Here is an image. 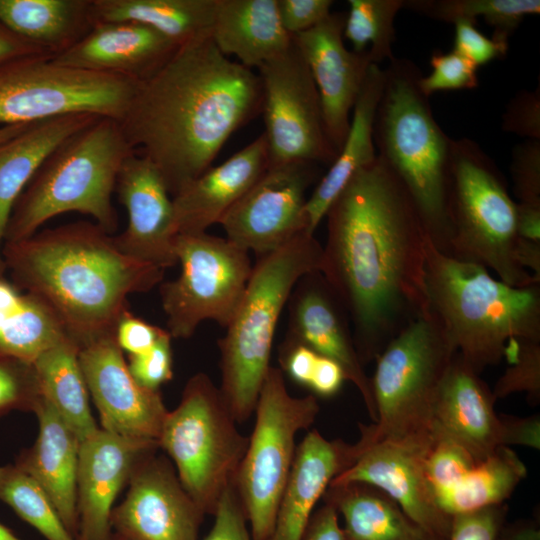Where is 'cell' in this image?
Returning a JSON list of instances; mask_svg holds the SVG:
<instances>
[{"mask_svg": "<svg viewBox=\"0 0 540 540\" xmlns=\"http://www.w3.org/2000/svg\"><path fill=\"white\" fill-rule=\"evenodd\" d=\"M109 540H128L117 533H111Z\"/></svg>", "mask_w": 540, "mask_h": 540, "instance_id": "obj_61", "label": "cell"}, {"mask_svg": "<svg viewBox=\"0 0 540 540\" xmlns=\"http://www.w3.org/2000/svg\"><path fill=\"white\" fill-rule=\"evenodd\" d=\"M79 360L101 428L158 441L168 410L159 391L140 386L132 377L115 334L80 347Z\"/></svg>", "mask_w": 540, "mask_h": 540, "instance_id": "obj_19", "label": "cell"}, {"mask_svg": "<svg viewBox=\"0 0 540 540\" xmlns=\"http://www.w3.org/2000/svg\"><path fill=\"white\" fill-rule=\"evenodd\" d=\"M505 358L509 366L496 381L492 393L496 400L525 393L532 405L540 402V341L513 340Z\"/></svg>", "mask_w": 540, "mask_h": 540, "instance_id": "obj_40", "label": "cell"}, {"mask_svg": "<svg viewBox=\"0 0 540 540\" xmlns=\"http://www.w3.org/2000/svg\"><path fill=\"white\" fill-rule=\"evenodd\" d=\"M67 337L58 317L41 299L0 276V352L34 362Z\"/></svg>", "mask_w": 540, "mask_h": 540, "instance_id": "obj_34", "label": "cell"}, {"mask_svg": "<svg viewBox=\"0 0 540 540\" xmlns=\"http://www.w3.org/2000/svg\"><path fill=\"white\" fill-rule=\"evenodd\" d=\"M346 13L331 12L311 29L293 36L319 92L328 139L340 152L350 127V115L371 64L368 52L344 44Z\"/></svg>", "mask_w": 540, "mask_h": 540, "instance_id": "obj_21", "label": "cell"}, {"mask_svg": "<svg viewBox=\"0 0 540 540\" xmlns=\"http://www.w3.org/2000/svg\"><path fill=\"white\" fill-rule=\"evenodd\" d=\"M211 38L223 55L235 56L249 69H258L292 43L277 0H216Z\"/></svg>", "mask_w": 540, "mask_h": 540, "instance_id": "obj_29", "label": "cell"}, {"mask_svg": "<svg viewBox=\"0 0 540 540\" xmlns=\"http://www.w3.org/2000/svg\"><path fill=\"white\" fill-rule=\"evenodd\" d=\"M283 28L291 36L305 32L330 13L332 0H277Z\"/></svg>", "mask_w": 540, "mask_h": 540, "instance_id": "obj_50", "label": "cell"}, {"mask_svg": "<svg viewBox=\"0 0 540 540\" xmlns=\"http://www.w3.org/2000/svg\"><path fill=\"white\" fill-rule=\"evenodd\" d=\"M269 167L264 133L222 164L210 167L172 197L179 234L219 223Z\"/></svg>", "mask_w": 540, "mask_h": 540, "instance_id": "obj_26", "label": "cell"}, {"mask_svg": "<svg viewBox=\"0 0 540 540\" xmlns=\"http://www.w3.org/2000/svg\"><path fill=\"white\" fill-rule=\"evenodd\" d=\"M433 438L432 432L373 443L363 448L356 461L330 484L372 485L389 495L417 524L448 540L452 517L438 507L424 471L425 456Z\"/></svg>", "mask_w": 540, "mask_h": 540, "instance_id": "obj_18", "label": "cell"}, {"mask_svg": "<svg viewBox=\"0 0 540 540\" xmlns=\"http://www.w3.org/2000/svg\"><path fill=\"white\" fill-rule=\"evenodd\" d=\"M319 355L310 348L285 341L280 362L287 375L302 386H309Z\"/></svg>", "mask_w": 540, "mask_h": 540, "instance_id": "obj_52", "label": "cell"}, {"mask_svg": "<svg viewBox=\"0 0 540 540\" xmlns=\"http://www.w3.org/2000/svg\"><path fill=\"white\" fill-rule=\"evenodd\" d=\"M10 280L41 299L82 347L115 334L128 296L150 291L164 271L124 254L95 222L79 221L4 242Z\"/></svg>", "mask_w": 540, "mask_h": 540, "instance_id": "obj_3", "label": "cell"}, {"mask_svg": "<svg viewBox=\"0 0 540 540\" xmlns=\"http://www.w3.org/2000/svg\"><path fill=\"white\" fill-rule=\"evenodd\" d=\"M429 310L460 357L478 374L505 358L510 341H540V283L513 287L478 264L426 244Z\"/></svg>", "mask_w": 540, "mask_h": 540, "instance_id": "obj_4", "label": "cell"}, {"mask_svg": "<svg viewBox=\"0 0 540 540\" xmlns=\"http://www.w3.org/2000/svg\"><path fill=\"white\" fill-rule=\"evenodd\" d=\"M492 390L456 353L439 388L432 430L462 445L478 461L501 446L539 449L540 418L497 414Z\"/></svg>", "mask_w": 540, "mask_h": 540, "instance_id": "obj_15", "label": "cell"}, {"mask_svg": "<svg viewBox=\"0 0 540 540\" xmlns=\"http://www.w3.org/2000/svg\"><path fill=\"white\" fill-rule=\"evenodd\" d=\"M158 448V441L124 437L102 428L80 442L77 540H109L116 497L137 465Z\"/></svg>", "mask_w": 540, "mask_h": 540, "instance_id": "obj_22", "label": "cell"}, {"mask_svg": "<svg viewBox=\"0 0 540 540\" xmlns=\"http://www.w3.org/2000/svg\"><path fill=\"white\" fill-rule=\"evenodd\" d=\"M322 498L343 517L344 540H443L413 521L389 495L372 485L329 484Z\"/></svg>", "mask_w": 540, "mask_h": 540, "instance_id": "obj_31", "label": "cell"}, {"mask_svg": "<svg viewBox=\"0 0 540 540\" xmlns=\"http://www.w3.org/2000/svg\"><path fill=\"white\" fill-rule=\"evenodd\" d=\"M510 172L519 202L540 205V140H525L513 148Z\"/></svg>", "mask_w": 540, "mask_h": 540, "instance_id": "obj_45", "label": "cell"}, {"mask_svg": "<svg viewBox=\"0 0 540 540\" xmlns=\"http://www.w3.org/2000/svg\"><path fill=\"white\" fill-rule=\"evenodd\" d=\"M507 510L500 504L453 516L448 540H497Z\"/></svg>", "mask_w": 540, "mask_h": 540, "instance_id": "obj_47", "label": "cell"}, {"mask_svg": "<svg viewBox=\"0 0 540 540\" xmlns=\"http://www.w3.org/2000/svg\"><path fill=\"white\" fill-rule=\"evenodd\" d=\"M261 108L258 74L223 55L210 33L179 46L140 83L119 123L173 197L212 166L228 138Z\"/></svg>", "mask_w": 540, "mask_h": 540, "instance_id": "obj_2", "label": "cell"}, {"mask_svg": "<svg viewBox=\"0 0 540 540\" xmlns=\"http://www.w3.org/2000/svg\"><path fill=\"white\" fill-rule=\"evenodd\" d=\"M171 339L166 330L149 350L128 356L129 372L140 386L159 391L163 384L173 378Z\"/></svg>", "mask_w": 540, "mask_h": 540, "instance_id": "obj_44", "label": "cell"}, {"mask_svg": "<svg viewBox=\"0 0 540 540\" xmlns=\"http://www.w3.org/2000/svg\"><path fill=\"white\" fill-rule=\"evenodd\" d=\"M502 129L526 138L540 140V86L519 91L507 104Z\"/></svg>", "mask_w": 540, "mask_h": 540, "instance_id": "obj_46", "label": "cell"}, {"mask_svg": "<svg viewBox=\"0 0 540 540\" xmlns=\"http://www.w3.org/2000/svg\"><path fill=\"white\" fill-rule=\"evenodd\" d=\"M39 433L15 464L44 489L62 523L77 540V472L80 440L43 396L34 411Z\"/></svg>", "mask_w": 540, "mask_h": 540, "instance_id": "obj_27", "label": "cell"}, {"mask_svg": "<svg viewBox=\"0 0 540 540\" xmlns=\"http://www.w3.org/2000/svg\"><path fill=\"white\" fill-rule=\"evenodd\" d=\"M357 443L309 431L296 447L269 540H302L315 506L331 481L358 458Z\"/></svg>", "mask_w": 540, "mask_h": 540, "instance_id": "obj_25", "label": "cell"}, {"mask_svg": "<svg viewBox=\"0 0 540 540\" xmlns=\"http://www.w3.org/2000/svg\"><path fill=\"white\" fill-rule=\"evenodd\" d=\"M526 475L527 468L517 453L501 446L457 485L438 495L436 503L450 517L504 504Z\"/></svg>", "mask_w": 540, "mask_h": 540, "instance_id": "obj_36", "label": "cell"}, {"mask_svg": "<svg viewBox=\"0 0 540 540\" xmlns=\"http://www.w3.org/2000/svg\"><path fill=\"white\" fill-rule=\"evenodd\" d=\"M156 452L133 471L125 499L112 509L111 528L128 540H198L205 514L171 461Z\"/></svg>", "mask_w": 540, "mask_h": 540, "instance_id": "obj_17", "label": "cell"}, {"mask_svg": "<svg viewBox=\"0 0 540 540\" xmlns=\"http://www.w3.org/2000/svg\"><path fill=\"white\" fill-rule=\"evenodd\" d=\"M344 381L346 376L341 366L319 355L308 388L318 396L332 397L340 391Z\"/></svg>", "mask_w": 540, "mask_h": 540, "instance_id": "obj_54", "label": "cell"}, {"mask_svg": "<svg viewBox=\"0 0 540 540\" xmlns=\"http://www.w3.org/2000/svg\"><path fill=\"white\" fill-rule=\"evenodd\" d=\"M216 0H92L97 22H135L181 46L211 33Z\"/></svg>", "mask_w": 540, "mask_h": 540, "instance_id": "obj_33", "label": "cell"}, {"mask_svg": "<svg viewBox=\"0 0 540 540\" xmlns=\"http://www.w3.org/2000/svg\"><path fill=\"white\" fill-rule=\"evenodd\" d=\"M318 174L319 164L312 162L269 166L219 222L226 238L262 256L308 232L306 193Z\"/></svg>", "mask_w": 540, "mask_h": 540, "instance_id": "obj_16", "label": "cell"}, {"mask_svg": "<svg viewBox=\"0 0 540 540\" xmlns=\"http://www.w3.org/2000/svg\"><path fill=\"white\" fill-rule=\"evenodd\" d=\"M516 232L518 237L540 242V205L516 203Z\"/></svg>", "mask_w": 540, "mask_h": 540, "instance_id": "obj_56", "label": "cell"}, {"mask_svg": "<svg viewBox=\"0 0 540 540\" xmlns=\"http://www.w3.org/2000/svg\"><path fill=\"white\" fill-rule=\"evenodd\" d=\"M514 256L520 267L525 270L530 269V273L540 281V242L518 237Z\"/></svg>", "mask_w": 540, "mask_h": 540, "instance_id": "obj_57", "label": "cell"}, {"mask_svg": "<svg viewBox=\"0 0 540 540\" xmlns=\"http://www.w3.org/2000/svg\"><path fill=\"white\" fill-rule=\"evenodd\" d=\"M236 423L219 388L202 372L187 381L178 406L165 417L159 447L204 514H214L246 452L248 438Z\"/></svg>", "mask_w": 540, "mask_h": 540, "instance_id": "obj_10", "label": "cell"}, {"mask_svg": "<svg viewBox=\"0 0 540 540\" xmlns=\"http://www.w3.org/2000/svg\"><path fill=\"white\" fill-rule=\"evenodd\" d=\"M302 540H344L339 514L333 504L324 501L314 510Z\"/></svg>", "mask_w": 540, "mask_h": 540, "instance_id": "obj_53", "label": "cell"}, {"mask_svg": "<svg viewBox=\"0 0 540 540\" xmlns=\"http://www.w3.org/2000/svg\"><path fill=\"white\" fill-rule=\"evenodd\" d=\"M115 192L128 214L126 229L113 236L119 250L163 271L176 265L179 232L172 197L158 168L134 152L118 173Z\"/></svg>", "mask_w": 540, "mask_h": 540, "instance_id": "obj_20", "label": "cell"}, {"mask_svg": "<svg viewBox=\"0 0 540 540\" xmlns=\"http://www.w3.org/2000/svg\"><path fill=\"white\" fill-rule=\"evenodd\" d=\"M0 540H21L9 528L0 523Z\"/></svg>", "mask_w": 540, "mask_h": 540, "instance_id": "obj_60", "label": "cell"}, {"mask_svg": "<svg viewBox=\"0 0 540 540\" xmlns=\"http://www.w3.org/2000/svg\"><path fill=\"white\" fill-rule=\"evenodd\" d=\"M447 204L446 255L492 270L513 287L540 283L515 260L516 202L505 177L471 139L452 140Z\"/></svg>", "mask_w": 540, "mask_h": 540, "instance_id": "obj_8", "label": "cell"}, {"mask_svg": "<svg viewBox=\"0 0 540 540\" xmlns=\"http://www.w3.org/2000/svg\"><path fill=\"white\" fill-rule=\"evenodd\" d=\"M79 350L78 344L67 337L43 351L33 363L43 396L81 442L99 427L90 410Z\"/></svg>", "mask_w": 540, "mask_h": 540, "instance_id": "obj_35", "label": "cell"}, {"mask_svg": "<svg viewBox=\"0 0 540 540\" xmlns=\"http://www.w3.org/2000/svg\"><path fill=\"white\" fill-rule=\"evenodd\" d=\"M454 25L453 50L477 67L506 55L508 48L480 32L476 27V22L459 20Z\"/></svg>", "mask_w": 540, "mask_h": 540, "instance_id": "obj_49", "label": "cell"}, {"mask_svg": "<svg viewBox=\"0 0 540 540\" xmlns=\"http://www.w3.org/2000/svg\"><path fill=\"white\" fill-rule=\"evenodd\" d=\"M0 22L55 57L92 29V0H0Z\"/></svg>", "mask_w": 540, "mask_h": 540, "instance_id": "obj_32", "label": "cell"}, {"mask_svg": "<svg viewBox=\"0 0 540 540\" xmlns=\"http://www.w3.org/2000/svg\"><path fill=\"white\" fill-rule=\"evenodd\" d=\"M176 256L180 274L160 286L171 337L190 338L205 320L226 328L252 272L249 252L207 232L181 233Z\"/></svg>", "mask_w": 540, "mask_h": 540, "instance_id": "obj_13", "label": "cell"}, {"mask_svg": "<svg viewBox=\"0 0 540 540\" xmlns=\"http://www.w3.org/2000/svg\"><path fill=\"white\" fill-rule=\"evenodd\" d=\"M179 46L158 31L135 22H97L67 51L59 64L143 83L156 74Z\"/></svg>", "mask_w": 540, "mask_h": 540, "instance_id": "obj_24", "label": "cell"}, {"mask_svg": "<svg viewBox=\"0 0 540 540\" xmlns=\"http://www.w3.org/2000/svg\"><path fill=\"white\" fill-rule=\"evenodd\" d=\"M269 166L289 162H334L337 153L325 130L319 92L293 41L258 69Z\"/></svg>", "mask_w": 540, "mask_h": 540, "instance_id": "obj_14", "label": "cell"}, {"mask_svg": "<svg viewBox=\"0 0 540 540\" xmlns=\"http://www.w3.org/2000/svg\"><path fill=\"white\" fill-rule=\"evenodd\" d=\"M42 397L34 363L0 352V418L13 411L34 413Z\"/></svg>", "mask_w": 540, "mask_h": 540, "instance_id": "obj_42", "label": "cell"}, {"mask_svg": "<svg viewBox=\"0 0 540 540\" xmlns=\"http://www.w3.org/2000/svg\"><path fill=\"white\" fill-rule=\"evenodd\" d=\"M288 302L289 328L285 341L304 345L337 362L346 380L358 389L374 422L371 382L358 356L348 314L323 275L316 271L303 276Z\"/></svg>", "mask_w": 540, "mask_h": 540, "instance_id": "obj_23", "label": "cell"}, {"mask_svg": "<svg viewBox=\"0 0 540 540\" xmlns=\"http://www.w3.org/2000/svg\"><path fill=\"white\" fill-rule=\"evenodd\" d=\"M384 84V69L371 64L352 110L350 127L343 146L318 181L305 205L306 226L314 234L328 208L356 172L377 158L374 119Z\"/></svg>", "mask_w": 540, "mask_h": 540, "instance_id": "obj_28", "label": "cell"}, {"mask_svg": "<svg viewBox=\"0 0 540 540\" xmlns=\"http://www.w3.org/2000/svg\"><path fill=\"white\" fill-rule=\"evenodd\" d=\"M28 55H48L40 48L17 36L0 22V65Z\"/></svg>", "mask_w": 540, "mask_h": 540, "instance_id": "obj_55", "label": "cell"}, {"mask_svg": "<svg viewBox=\"0 0 540 540\" xmlns=\"http://www.w3.org/2000/svg\"><path fill=\"white\" fill-rule=\"evenodd\" d=\"M325 217L320 273L348 314L364 365L429 310V238L409 193L378 156L354 174Z\"/></svg>", "mask_w": 540, "mask_h": 540, "instance_id": "obj_1", "label": "cell"}, {"mask_svg": "<svg viewBox=\"0 0 540 540\" xmlns=\"http://www.w3.org/2000/svg\"><path fill=\"white\" fill-rule=\"evenodd\" d=\"M213 515L214 523L202 540H252L233 484L224 491Z\"/></svg>", "mask_w": 540, "mask_h": 540, "instance_id": "obj_48", "label": "cell"}, {"mask_svg": "<svg viewBox=\"0 0 540 540\" xmlns=\"http://www.w3.org/2000/svg\"><path fill=\"white\" fill-rule=\"evenodd\" d=\"M89 114H71L29 124L0 144V276L6 275L2 246L18 197L47 157L67 138L96 121Z\"/></svg>", "mask_w": 540, "mask_h": 540, "instance_id": "obj_30", "label": "cell"}, {"mask_svg": "<svg viewBox=\"0 0 540 540\" xmlns=\"http://www.w3.org/2000/svg\"><path fill=\"white\" fill-rule=\"evenodd\" d=\"M343 36L357 53L368 52L371 62L380 65L393 57L394 21L404 0H349Z\"/></svg>", "mask_w": 540, "mask_h": 540, "instance_id": "obj_38", "label": "cell"}, {"mask_svg": "<svg viewBox=\"0 0 540 540\" xmlns=\"http://www.w3.org/2000/svg\"><path fill=\"white\" fill-rule=\"evenodd\" d=\"M319 411L314 395L292 396L282 370L269 368L254 411L255 425L232 482L252 540L270 539L295 457L296 434L308 429Z\"/></svg>", "mask_w": 540, "mask_h": 540, "instance_id": "obj_11", "label": "cell"}, {"mask_svg": "<svg viewBox=\"0 0 540 540\" xmlns=\"http://www.w3.org/2000/svg\"><path fill=\"white\" fill-rule=\"evenodd\" d=\"M138 82L28 55L0 65V125L89 114L120 121Z\"/></svg>", "mask_w": 540, "mask_h": 540, "instance_id": "obj_12", "label": "cell"}, {"mask_svg": "<svg viewBox=\"0 0 540 540\" xmlns=\"http://www.w3.org/2000/svg\"><path fill=\"white\" fill-rule=\"evenodd\" d=\"M0 501L47 540H76L40 484L18 465L0 466Z\"/></svg>", "mask_w": 540, "mask_h": 540, "instance_id": "obj_39", "label": "cell"}, {"mask_svg": "<svg viewBox=\"0 0 540 540\" xmlns=\"http://www.w3.org/2000/svg\"><path fill=\"white\" fill-rule=\"evenodd\" d=\"M136 152L119 121L98 118L62 142L43 162L11 211L4 242L35 234L67 212L91 216L107 233L118 226L112 204L118 173Z\"/></svg>", "mask_w": 540, "mask_h": 540, "instance_id": "obj_6", "label": "cell"}, {"mask_svg": "<svg viewBox=\"0 0 540 540\" xmlns=\"http://www.w3.org/2000/svg\"><path fill=\"white\" fill-rule=\"evenodd\" d=\"M430 65L432 72L419 80L420 90L427 97L437 91L473 89L479 85L478 67L453 49L433 52Z\"/></svg>", "mask_w": 540, "mask_h": 540, "instance_id": "obj_43", "label": "cell"}, {"mask_svg": "<svg viewBox=\"0 0 540 540\" xmlns=\"http://www.w3.org/2000/svg\"><path fill=\"white\" fill-rule=\"evenodd\" d=\"M497 540H539V525L535 520H518L503 525Z\"/></svg>", "mask_w": 540, "mask_h": 540, "instance_id": "obj_58", "label": "cell"}, {"mask_svg": "<svg viewBox=\"0 0 540 540\" xmlns=\"http://www.w3.org/2000/svg\"><path fill=\"white\" fill-rule=\"evenodd\" d=\"M404 8L431 19L455 23L482 17L493 29L492 39L509 46V38L524 17L540 12L539 0H405Z\"/></svg>", "mask_w": 540, "mask_h": 540, "instance_id": "obj_37", "label": "cell"}, {"mask_svg": "<svg viewBox=\"0 0 540 540\" xmlns=\"http://www.w3.org/2000/svg\"><path fill=\"white\" fill-rule=\"evenodd\" d=\"M28 125L29 124H15L0 126V144L20 133Z\"/></svg>", "mask_w": 540, "mask_h": 540, "instance_id": "obj_59", "label": "cell"}, {"mask_svg": "<svg viewBox=\"0 0 540 540\" xmlns=\"http://www.w3.org/2000/svg\"><path fill=\"white\" fill-rule=\"evenodd\" d=\"M422 73L406 58L393 57L374 119L377 156L409 193L431 243L447 254L450 240L448 183L452 138L438 125L419 87Z\"/></svg>", "mask_w": 540, "mask_h": 540, "instance_id": "obj_5", "label": "cell"}, {"mask_svg": "<svg viewBox=\"0 0 540 540\" xmlns=\"http://www.w3.org/2000/svg\"><path fill=\"white\" fill-rule=\"evenodd\" d=\"M322 245L299 233L278 249L258 256L244 295L219 340L221 395L237 423L255 411L270 366L275 330L283 308L305 275L319 271Z\"/></svg>", "mask_w": 540, "mask_h": 540, "instance_id": "obj_7", "label": "cell"}, {"mask_svg": "<svg viewBox=\"0 0 540 540\" xmlns=\"http://www.w3.org/2000/svg\"><path fill=\"white\" fill-rule=\"evenodd\" d=\"M433 441L425 456L424 471L436 497L457 485L478 463L462 445L432 430Z\"/></svg>", "mask_w": 540, "mask_h": 540, "instance_id": "obj_41", "label": "cell"}, {"mask_svg": "<svg viewBox=\"0 0 540 540\" xmlns=\"http://www.w3.org/2000/svg\"><path fill=\"white\" fill-rule=\"evenodd\" d=\"M456 353L430 310L391 339L375 359L370 382L376 417L360 425V448L431 434L435 400Z\"/></svg>", "mask_w": 540, "mask_h": 540, "instance_id": "obj_9", "label": "cell"}, {"mask_svg": "<svg viewBox=\"0 0 540 540\" xmlns=\"http://www.w3.org/2000/svg\"><path fill=\"white\" fill-rule=\"evenodd\" d=\"M165 331L135 316L128 309L117 322L115 340L123 353L138 355L149 350Z\"/></svg>", "mask_w": 540, "mask_h": 540, "instance_id": "obj_51", "label": "cell"}]
</instances>
